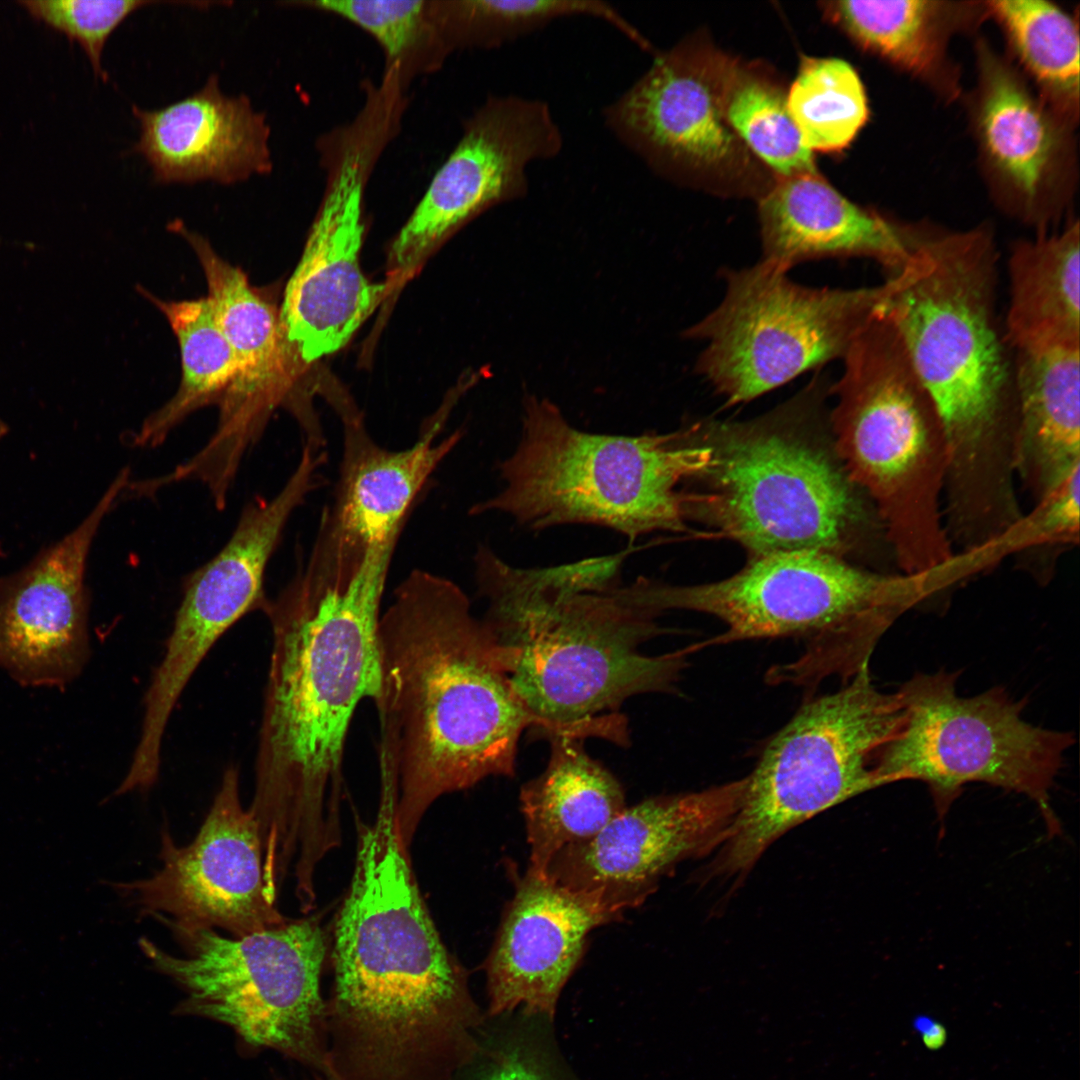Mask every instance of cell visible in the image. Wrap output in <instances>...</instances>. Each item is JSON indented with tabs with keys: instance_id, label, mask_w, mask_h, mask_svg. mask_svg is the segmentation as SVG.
I'll return each instance as SVG.
<instances>
[{
	"instance_id": "obj_1",
	"label": "cell",
	"mask_w": 1080,
	"mask_h": 1080,
	"mask_svg": "<svg viewBox=\"0 0 1080 1080\" xmlns=\"http://www.w3.org/2000/svg\"><path fill=\"white\" fill-rule=\"evenodd\" d=\"M397 542L347 582L295 574L263 611L272 634L252 802L264 853L313 867L341 842L344 758L358 705L380 689L378 626Z\"/></svg>"
},
{
	"instance_id": "obj_2",
	"label": "cell",
	"mask_w": 1080,
	"mask_h": 1080,
	"mask_svg": "<svg viewBox=\"0 0 1080 1080\" xmlns=\"http://www.w3.org/2000/svg\"><path fill=\"white\" fill-rule=\"evenodd\" d=\"M396 800L380 787L375 821L357 820L355 867L336 919L325 1019L340 1080H449L476 1052L487 1019L422 899Z\"/></svg>"
},
{
	"instance_id": "obj_3",
	"label": "cell",
	"mask_w": 1080,
	"mask_h": 1080,
	"mask_svg": "<svg viewBox=\"0 0 1080 1080\" xmlns=\"http://www.w3.org/2000/svg\"><path fill=\"white\" fill-rule=\"evenodd\" d=\"M379 755L394 766L396 822L409 848L440 797L513 777L529 727L548 726L516 694L504 650L450 579L412 570L378 626Z\"/></svg>"
},
{
	"instance_id": "obj_4",
	"label": "cell",
	"mask_w": 1080,
	"mask_h": 1080,
	"mask_svg": "<svg viewBox=\"0 0 1080 1080\" xmlns=\"http://www.w3.org/2000/svg\"><path fill=\"white\" fill-rule=\"evenodd\" d=\"M998 264L986 225L928 230L886 308L943 426L945 521L970 536L997 532L1021 513L1015 355L997 310Z\"/></svg>"
},
{
	"instance_id": "obj_5",
	"label": "cell",
	"mask_w": 1080,
	"mask_h": 1080,
	"mask_svg": "<svg viewBox=\"0 0 1080 1080\" xmlns=\"http://www.w3.org/2000/svg\"><path fill=\"white\" fill-rule=\"evenodd\" d=\"M624 553L550 568H518L480 545L482 622L503 648L512 686L551 735L629 743L618 713L635 695L671 692L690 649L640 653L665 633L658 614L614 593Z\"/></svg>"
},
{
	"instance_id": "obj_6",
	"label": "cell",
	"mask_w": 1080,
	"mask_h": 1080,
	"mask_svg": "<svg viewBox=\"0 0 1080 1080\" xmlns=\"http://www.w3.org/2000/svg\"><path fill=\"white\" fill-rule=\"evenodd\" d=\"M831 384L835 452L869 496L902 573L955 582L944 524L946 438L886 308L857 336Z\"/></svg>"
},
{
	"instance_id": "obj_7",
	"label": "cell",
	"mask_w": 1080,
	"mask_h": 1080,
	"mask_svg": "<svg viewBox=\"0 0 1080 1080\" xmlns=\"http://www.w3.org/2000/svg\"><path fill=\"white\" fill-rule=\"evenodd\" d=\"M688 433H588L548 400L528 396L521 440L499 465L503 488L469 512H502L533 529L595 524L631 539L686 531L689 495L676 488L713 461L711 446L686 443Z\"/></svg>"
},
{
	"instance_id": "obj_8",
	"label": "cell",
	"mask_w": 1080,
	"mask_h": 1080,
	"mask_svg": "<svg viewBox=\"0 0 1080 1080\" xmlns=\"http://www.w3.org/2000/svg\"><path fill=\"white\" fill-rule=\"evenodd\" d=\"M830 386L819 372L772 415L710 429V490L690 496L688 514L699 510L752 556L854 547L869 524L859 489L798 430Z\"/></svg>"
},
{
	"instance_id": "obj_9",
	"label": "cell",
	"mask_w": 1080,
	"mask_h": 1080,
	"mask_svg": "<svg viewBox=\"0 0 1080 1080\" xmlns=\"http://www.w3.org/2000/svg\"><path fill=\"white\" fill-rule=\"evenodd\" d=\"M624 594L657 614L685 609L718 618L727 630L716 643L832 636L854 676L868 667L891 625L936 588L923 575L873 572L840 555L797 550L752 556L736 574L711 583L671 586L639 578Z\"/></svg>"
},
{
	"instance_id": "obj_10",
	"label": "cell",
	"mask_w": 1080,
	"mask_h": 1080,
	"mask_svg": "<svg viewBox=\"0 0 1080 1080\" xmlns=\"http://www.w3.org/2000/svg\"><path fill=\"white\" fill-rule=\"evenodd\" d=\"M169 930L178 953L146 937L138 946L185 992L181 1010L225 1023L248 1044L277 1050L328 1079L319 920H289L241 937L211 928Z\"/></svg>"
},
{
	"instance_id": "obj_11",
	"label": "cell",
	"mask_w": 1080,
	"mask_h": 1080,
	"mask_svg": "<svg viewBox=\"0 0 1080 1080\" xmlns=\"http://www.w3.org/2000/svg\"><path fill=\"white\" fill-rule=\"evenodd\" d=\"M853 677L803 704L769 741L747 776L715 872H747L791 828L878 787L875 765L899 731L904 708L897 692L874 686L868 667Z\"/></svg>"
},
{
	"instance_id": "obj_12",
	"label": "cell",
	"mask_w": 1080,
	"mask_h": 1080,
	"mask_svg": "<svg viewBox=\"0 0 1080 1080\" xmlns=\"http://www.w3.org/2000/svg\"><path fill=\"white\" fill-rule=\"evenodd\" d=\"M721 275L722 300L683 335L705 342L695 370L729 406L843 359L899 282L896 274L869 287H809L763 260Z\"/></svg>"
},
{
	"instance_id": "obj_13",
	"label": "cell",
	"mask_w": 1080,
	"mask_h": 1080,
	"mask_svg": "<svg viewBox=\"0 0 1080 1080\" xmlns=\"http://www.w3.org/2000/svg\"><path fill=\"white\" fill-rule=\"evenodd\" d=\"M957 675L916 674L897 691L904 720L877 759L878 787L922 781L943 817L965 784L984 782L1027 795L1040 807L1048 831L1058 834L1049 790L1072 735L1027 723L1024 702L1002 688L958 696Z\"/></svg>"
},
{
	"instance_id": "obj_14",
	"label": "cell",
	"mask_w": 1080,
	"mask_h": 1080,
	"mask_svg": "<svg viewBox=\"0 0 1080 1080\" xmlns=\"http://www.w3.org/2000/svg\"><path fill=\"white\" fill-rule=\"evenodd\" d=\"M162 865L149 877L111 886L167 928H211L241 937L289 921L267 894L258 828L231 764L192 842L179 845L165 827Z\"/></svg>"
},
{
	"instance_id": "obj_15",
	"label": "cell",
	"mask_w": 1080,
	"mask_h": 1080,
	"mask_svg": "<svg viewBox=\"0 0 1080 1080\" xmlns=\"http://www.w3.org/2000/svg\"><path fill=\"white\" fill-rule=\"evenodd\" d=\"M563 132L543 99L493 96L475 113L394 239L388 283L397 288L461 225L529 191L528 168L558 157Z\"/></svg>"
},
{
	"instance_id": "obj_16",
	"label": "cell",
	"mask_w": 1080,
	"mask_h": 1080,
	"mask_svg": "<svg viewBox=\"0 0 1080 1080\" xmlns=\"http://www.w3.org/2000/svg\"><path fill=\"white\" fill-rule=\"evenodd\" d=\"M194 251L208 294L236 363L237 374L218 403L217 425L207 442L178 464L185 482H199L210 497L226 501L245 456L262 437L277 408L289 405L302 372L284 339L279 309L246 274L223 259L203 236L173 224Z\"/></svg>"
},
{
	"instance_id": "obj_17",
	"label": "cell",
	"mask_w": 1080,
	"mask_h": 1080,
	"mask_svg": "<svg viewBox=\"0 0 1080 1080\" xmlns=\"http://www.w3.org/2000/svg\"><path fill=\"white\" fill-rule=\"evenodd\" d=\"M324 453L302 447L297 466L278 493L256 497L240 513L218 553L185 578L165 652L144 695L143 708L165 721L216 641L253 609L265 606V575L285 527L324 480Z\"/></svg>"
},
{
	"instance_id": "obj_18",
	"label": "cell",
	"mask_w": 1080,
	"mask_h": 1080,
	"mask_svg": "<svg viewBox=\"0 0 1080 1080\" xmlns=\"http://www.w3.org/2000/svg\"><path fill=\"white\" fill-rule=\"evenodd\" d=\"M746 785L747 776L626 806L597 835L559 851L542 877L621 913L638 907L677 864L721 846Z\"/></svg>"
},
{
	"instance_id": "obj_19",
	"label": "cell",
	"mask_w": 1080,
	"mask_h": 1080,
	"mask_svg": "<svg viewBox=\"0 0 1080 1080\" xmlns=\"http://www.w3.org/2000/svg\"><path fill=\"white\" fill-rule=\"evenodd\" d=\"M131 474L123 467L76 528L0 581V669L21 686L63 690L88 663L87 560Z\"/></svg>"
},
{
	"instance_id": "obj_20",
	"label": "cell",
	"mask_w": 1080,
	"mask_h": 1080,
	"mask_svg": "<svg viewBox=\"0 0 1080 1080\" xmlns=\"http://www.w3.org/2000/svg\"><path fill=\"white\" fill-rule=\"evenodd\" d=\"M343 422L333 498L298 569L319 584L350 580L373 548L399 539L416 498L461 439L457 431L436 440L442 425L437 420L411 446L390 450L369 435L360 418Z\"/></svg>"
},
{
	"instance_id": "obj_21",
	"label": "cell",
	"mask_w": 1080,
	"mask_h": 1080,
	"mask_svg": "<svg viewBox=\"0 0 1080 1080\" xmlns=\"http://www.w3.org/2000/svg\"><path fill=\"white\" fill-rule=\"evenodd\" d=\"M362 195L360 156L350 153L328 189L279 308L284 339L302 372L343 348L392 291L388 282H371L361 269Z\"/></svg>"
},
{
	"instance_id": "obj_22",
	"label": "cell",
	"mask_w": 1080,
	"mask_h": 1080,
	"mask_svg": "<svg viewBox=\"0 0 1080 1080\" xmlns=\"http://www.w3.org/2000/svg\"><path fill=\"white\" fill-rule=\"evenodd\" d=\"M595 893L572 891L526 871L506 905L485 962L487 1018L513 1013L553 1021L590 933L622 919Z\"/></svg>"
},
{
	"instance_id": "obj_23",
	"label": "cell",
	"mask_w": 1080,
	"mask_h": 1080,
	"mask_svg": "<svg viewBox=\"0 0 1080 1080\" xmlns=\"http://www.w3.org/2000/svg\"><path fill=\"white\" fill-rule=\"evenodd\" d=\"M725 73L704 67L688 45L656 52L651 66L603 107V124L658 174L679 177L726 162L737 136L724 116Z\"/></svg>"
},
{
	"instance_id": "obj_24",
	"label": "cell",
	"mask_w": 1080,
	"mask_h": 1080,
	"mask_svg": "<svg viewBox=\"0 0 1080 1080\" xmlns=\"http://www.w3.org/2000/svg\"><path fill=\"white\" fill-rule=\"evenodd\" d=\"M140 127L133 151L155 182L235 184L272 168L270 129L247 96H229L211 75L195 93L156 110L132 107Z\"/></svg>"
},
{
	"instance_id": "obj_25",
	"label": "cell",
	"mask_w": 1080,
	"mask_h": 1080,
	"mask_svg": "<svg viewBox=\"0 0 1080 1080\" xmlns=\"http://www.w3.org/2000/svg\"><path fill=\"white\" fill-rule=\"evenodd\" d=\"M758 211L761 260L787 272L807 261L868 258L893 276L927 232L855 204L816 173L784 178Z\"/></svg>"
},
{
	"instance_id": "obj_26",
	"label": "cell",
	"mask_w": 1080,
	"mask_h": 1080,
	"mask_svg": "<svg viewBox=\"0 0 1080 1080\" xmlns=\"http://www.w3.org/2000/svg\"><path fill=\"white\" fill-rule=\"evenodd\" d=\"M977 130L984 154L1007 184L1003 208L1036 233L1049 232L1066 200L1051 186L1063 152L1052 115L1011 69L986 48L980 53Z\"/></svg>"
},
{
	"instance_id": "obj_27",
	"label": "cell",
	"mask_w": 1080,
	"mask_h": 1080,
	"mask_svg": "<svg viewBox=\"0 0 1080 1080\" xmlns=\"http://www.w3.org/2000/svg\"><path fill=\"white\" fill-rule=\"evenodd\" d=\"M1014 355L1015 474L1036 502L1080 468V346Z\"/></svg>"
},
{
	"instance_id": "obj_28",
	"label": "cell",
	"mask_w": 1080,
	"mask_h": 1080,
	"mask_svg": "<svg viewBox=\"0 0 1080 1080\" xmlns=\"http://www.w3.org/2000/svg\"><path fill=\"white\" fill-rule=\"evenodd\" d=\"M548 737V764L519 797L530 850L527 872L537 876L559 851L594 837L626 807L621 783L588 755L582 739Z\"/></svg>"
},
{
	"instance_id": "obj_29",
	"label": "cell",
	"mask_w": 1080,
	"mask_h": 1080,
	"mask_svg": "<svg viewBox=\"0 0 1080 1080\" xmlns=\"http://www.w3.org/2000/svg\"><path fill=\"white\" fill-rule=\"evenodd\" d=\"M1009 301L1003 321L1014 351L1080 346V230L1018 239L1007 258Z\"/></svg>"
},
{
	"instance_id": "obj_30",
	"label": "cell",
	"mask_w": 1080,
	"mask_h": 1080,
	"mask_svg": "<svg viewBox=\"0 0 1080 1080\" xmlns=\"http://www.w3.org/2000/svg\"><path fill=\"white\" fill-rule=\"evenodd\" d=\"M143 294L165 316L177 339L181 359L176 393L129 434L128 445L147 449L161 445L193 412L218 405L236 377L237 363L207 296L162 300L146 291Z\"/></svg>"
},
{
	"instance_id": "obj_31",
	"label": "cell",
	"mask_w": 1080,
	"mask_h": 1080,
	"mask_svg": "<svg viewBox=\"0 0 1080 1080\" xmlns=\"http://www.w3.org/2000/svg\"><path fill=\"white\" fill-rule=\"evenodd\" d=\"M924 0L835 1L826 8L834 23L866 50L903 69L928 75L942 58L947 8Z\"/></svg>"
},
{
	"instance_id": "obj_32",
	"label": "cell",
	"mask_w": 1080,
	"mask_h": 1080,
	"mask_svg": "<svg viewBox=\"0 0 1080 1080\" xmlns=\"http://www.w3.org/2000/svg\"><path fill=\"white\" fill-rule=\"evenodd\" d=\"M1018 57L1048 93L1069 112L1079 100V32L1061 8L1043 0L988 3Z\"/></svg>"
},
{
	"instance_id": "obj_33",
	"label": "cell",
	"mask_w": 1080,
	"mask_h": 1080,
	"mask_svg": "<svg viewBox=\"0 0 1080 1080\" xmlns=\"http://www.w3.org/2000/svg\"><path fill=\"white\" fill-rule=\"evenodd\" d=\"M786 104L810 151L833 152L847 147L869 113L860 77L838 58H805Z\"/></svg>"
},
{
	"instance_id": "obj_34",
	"label": "cell",
	"mask_w": 1080,
	"mask_h": 1080,
	"mask_svg": "<svg viewBox=\"0 0 1080 1080\" xmlns=\"http://www.w3.org/2000/svg\"><path fill=\"white\" fill-rule=\"evenodd\" d=\"M726 122L737 137L784 178L816 173L812 151L802 142L786 104L773 84L740 69H726Z\"/></svg>"
},
{
	"instance_id": "obj_35",
	"label": "cell",
	"mask_w": 1080,
	"mask_h": 1080,
	"mask_svg": "<svg viewBox=\"0 0 1080 1080\" xmlns=\"http://www.w3.org/2000/svg\"><path fill=\"white\" fill-rule=\"evenodd\" d=\"M551 1023L521 1012L488 1018L476 1055L454 1080H577L560 1055Z\"/></svg>"
},
{
	"instance_id": "obj_36",
	"label": "cell",
	"mask_w": 1080,
	"mask_h": 1080,
	"mask_svg": "<svg viewBox=\"0 0 1080 1080\" xmlns=\"http://www.w3.org/2000/svg\"><path fill=\"white\" fill-rule=\"evenodd\" d=\"M1080 468L1037 500L1033 508L990 545L996 565L1007 557L1018 559L1028 570L1041 558L1046 578L1059 554L1078 545L1080 536ZM1033 569V571H1034Z\"/></svg>"
},
{
	"instance_id": "obj_37",
	"label": "cell",
	"mask_w": 1080,
	"mask_h": 1080,
	"mask_svg": "<svg viewBox=\"0 0 1080 1080\" xmlns=\"http://www.w3.org/2000/svg\"><path fill=\"white\" fill-rule=\"evenodd\" d=\"M35 19L65 34L84 50L96 75L106 80L102 57L111 34L131 14L149 5L139 0H21Z\"/></svg>"
},
{
	"instance_id": "obj_38",
	"label": "cell",
	"mask_w": 1080,
	"mask_h": 1080,
	"mask_svg": "<svg viewBox=\"0 0 1080 1080\" xmlns=\"http://www.w3.org/2000/svg\"><path fill=\"white\" fill-rule=\"evenodd\" d=\"M308 4L358 25L370 33L392 59L415 43L425 11V2L418 0H324Z\"/></svg>"
},
{
	"instance_id": "obj_39",
	"label": "cell",
	"mask_w": 1080,
	"mask_h": 1080,
	"mask_svg": "<svg viewBox=\"0 0 1080 1080\" xmlns=\"http://www.w3.org/2000/svg\"><path fill=\"white\" fill-rule=\"evenodd\" d=\"M912 1028L929 1051H938L947 1042L948 1033L945 1025L932 1016H915L912 1019Z\"/></svg>"
},
{
	"instance_id": "obj_40",
	"label": "cell",
	"mask_w": 1080,
	"mask_h": 1080,
	"mask_svg": "<svg viewBox=\"0 0 1080 1080\" xmlns=\"http://www.w3.org/2000/svg\"><path fill=\"white\" fill-rule=\"evenodd\" d=\"M318 1080H329V1079L324 1078V1077L323 1078L320 1077V1079H318Z\"/></svg>"
}]
</instances>
